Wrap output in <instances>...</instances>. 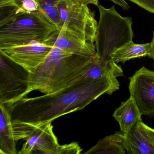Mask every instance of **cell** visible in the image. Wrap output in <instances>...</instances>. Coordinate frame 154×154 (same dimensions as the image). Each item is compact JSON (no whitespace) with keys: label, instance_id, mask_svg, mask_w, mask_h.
<instances>
[{"label":"cell","instance_id":"obj_16","mask_svg":"<svg viewBox=\"0 0 154 154\" xmlns=\"http://www.w3.org/2000/svg\"><path fill=\"white\" fill-rule=\"evenodd\" d=\"M148 57L151 58V43L144 44H135L132 41L116 49L111 56L116 63H124L131 59Z\"/></svg>","mask_w":154,"mask_h":154},{"label":"cell","instance_id":"obj_14","mask_svg":"<svg viewBox=\"0 0 154 154\" xmlns=\"http://www.w3.org/2000/svg\"><path fill=\"white\" fill-rule=\"evenodd\" d=\"M0 26L17 17L43 10L37 0H16L14 6L0 8Z\"/></svg>","mask_w":154,"mask_h":154},{"label":"cell","instance_id":"obj_6","mask_svg":"<svg viewBox=\"0 0 154 154\" xmlns=\"http://www.w3.org/2000/svg\"><path fill=\"white\" fill-rule=\"evenodd\" d=\"M29 73L0 54V103L10 105L25 98Z\"/></svg>","mask_w":154,"mask_h":154},{"label":"cell","instance_id":"obj_10","mask_svg":"<svg viewBox=\"0 0 154 154\" xmlns=\"http://www.w3.org/2000/svg\"><path fill=\"white\" fill-rule=\"evenodd\" d=\"M19 154H57L58 140L52 122L38 127L26 139Z\"/></svg>","mask_w":154,"mask_h":154},{"label":"cell","instance_id":"obj_25","mask_svg":"<svg viewBox=\"0 0 154 154\" xmlns=\"http://www.w3.org/2000/svg\"><path fill=\"white\" fill-rule=\"evenodd\" d=\"M151 58L154 60V31L153 32V38L151 42Z\"/></svg>","mask_w":154,"mask_h":154},{"label":"cell","instance_id":"obj_13","mask_svg":"<svg viewBox=\"0 0 154 154\" xmlns=\"http://www.w3.org/2000/svg\"><path fill=\"white\" fill-rule=\"evenodd\" d=\"M141 115L134 99L130 96L115 110L112 116L119 123L121 131L126 133L136 123L141 120Z\"/></svg>","mask_w":154,"mask_h":154},{"label":"cell","instance_id":"obj_11","mask_svg":"<svg viewBox=\"0 0 154 154\" xmlns=\"http://www.w3.org/2000/svg\"><path fill=\"white\" fill-rule=\"evenodd\" d=\"M121 144L128 154H154V145L141 120L136 123L128 132L123 133Z\"/></svg>","mask_w":154,"mask_h":154},{"label":"cell","instance_id":"obj_12","mask_svg":"<svg viewBox=\"0 0 154 154\" xmlns=\"http://www.w3.org/2000/svg\"><path fill=\"white\" fill-rule=\"evenodd\" d=\"M16 141L10 112L0 103V154H17Z\"/></svg>","mask_w":154,"mask_h":154},{"label":"cell","instance_id":"obj_8","mask_svg":"<svg viewBox=\"0 0 154 154\" xmlns=\"http://www.w3.org/2000/svg\"><path fill=\"white\" fill-rule=\"evenodd\" d=\"M129 91L142 115H154V71L143 66L130 77Z\"/></svg>","mask_w":154,"mask_h":154},{"label":"cell","instance_id":"obj_3","mask_svg":"<svg viewBox=\"0 0 154 154\" xmlns=\"http://www.w3.org/2000/svg\"><path fill=\"white\" fill-rule=\"evenodd\" d=\"M58 29L43 10L21 15L0 26V48L45 43Z\"/></svg>","mask_w":154,"mask_h":154},{"label":"cell","instance_id":"obj_20","mask_svg":"<svg viewBox=\"0 0 154 154\" xmlns=\"http://www.w3.org/2000/svg\"><path fill=\"white\" fill-rule=\"evenodd\" d=\"M140 8L154 14V0H129Z\"/></svg>","mask_w":154,"mask_h":154},{"label":"cell","instance_id":"obj_4","mask_svg":"<svg viewBox=\"0 0 154 154\" xmlns=\"http://www.w3.org/2000/svg\"><path fill=\"white\" fill-rule=\"evenodd\" d=\"M100 12L95 45L96 56L103 62L112 60L111 56L116 49L132 41L134 33L131 17H123L114 6L106 8L97 6Z\"/></svg>","mask_w":154,"mask_h":154},{"label":"cell","instance_id":"obj_23","mask_svg":"<svg viewBox=\"0 0 154 154\" xmlns=\"http://www.w3.org/2000/svg\"><path fill=\"white\" fill-rule=\"evenodd\" d=\"M16 0H0V8L14 6Z\"/></svg>","mask_w":154,"mask_h":154},{"label":"cell","instance_id":"obj_15","mask_svg":"<svg viewBox=\"0 0 154 154\" xmlns=\"http://www.w3.org/2000/svg\"><path fill=\"white\" fill-rule=\"evenodd\" d=\"M124 76L120 66L113 60L103 62L97 56L94 58L88 71L81 78L84 79H99L108 76Z\"/></svg>","mask_w":154,"mask_h":154},{"label":"cell","instance_id":"obj_9","mask_svg":"<svg viewBox=\"0 0 154 154\" xmlns=\"http://www.w3.org/2000/svg\"><path fill=\"white\" fill-rule=\"evenodd\" d=\"M45 43L70 54L87 57L96 56L95 43L90 42L63 27L52 35Z\"/></svg>","mask_w":154,"mask_h":154},{"label":"cell","instance_id":"obj_24","mask_svg":"<svg viewBox=\"0 0 154 154\" xmlns=\"http://www.w3.org/2000/svg\"><path fill=\"white\" fill-rule=\"evenodd\" d=\"M82 3L89 5V4H93L97 6L99 5V0H76Z\"/></svg>","mask_w":154,"mask_h":154},{"label":"cell","instance_id":"obj_17","mask_svg":"<svg viewBox=\"0 0 154 154\" xmlns=\"http://www.w3.org/2000/svg\"><path fill=\"white\" fill-rule=\"evenodd\" d=\"M126 150L121 143L111 136L100 140L97 144L85 152L86 154H124Z\"/></svg>","mask_w":154,"mask_h":154},{"label":"cell","instance_id":"obj_2","mask_svg":"<svg viewBox=\"0 0 154 154\" xmlns=\"http://www.w3.org/2000/svg\"><path fill=\"white\" fill-rule=\"evenodd\" d=\"M95 57L70 54L53 47L43 63L29 73L26 96L34 91L48 94L73 85L88 71Z\"/></svg>","mask_w":154,"mask_h":154},{"label":"cell","instance_id":"obj_18","mask_svg":"<svg viewBox=\"0 0 154 154\" xmlns=\"http://www.w3.org/2000/svg\"><path fill=\"white\" fill-rule=\"evenodd\" d=\"M44 12L53 20L60 29L62 23L58 9V5L61 0H37Z\"/></svg>","mask_w":154,"mask_h":154},{"label":"cell","instance_id":"obj_19","mask_svg":"<svg viewBox=\"0 0 154 154\" xmlns=\"http://www.w3.org/2000/svg\"><path fill=\"white\" fill-rule=\"evenodd\" d=\"M82 149L76 142L70 144L59 145L57 149V154H80Z\"/></svg>","mask_w":154,"mask_h":154},{"label":"cell","instance_id":"obj_22","mask_svg":"<svg viewBox=\"0 0 154 154\" xmlns=\"http://www.w3.org/2000/svg\"><path fill=\"white\" fill-rule=\"evenodd\" d=\"M112 2L116 5H119L122 9L128 10L129 9V5L126 2L125 0H108Z\"/></svg>","mask_w":154,"mask_h":154},{"label":"cell","instance_id":"obj_1","mask_svg":"<svg viewBox=\"0 0 154 154\" xmlns=\"http://www.w3.org/2000/svg\"><path fill=\"white\" fill-rule=\"evenodd\" d=\"M116 77L80 78L67 88L34 98H23L6 105L13 122L38 128L57 118L84 109L103 94H112L119 88Z\"/></svg>","mask_w":154,"mask_h":154},{"label":"cell","instance_id":"obj_21","mask_svg":"<svg viewBox=\"0 0 154 154\" xmlns=\"http://www.w3.org/2000/svg\"><path fill=\"white\" fill-rule=\"evenodd\" d=\"M142 125H143L144 128H145L151 142L154 146V129L149 127L148 126L145 124L143 122H142Z\"/></svg>","mask_w":154,"mask_h":154},{"label":"cell","instance_id":"obj_5","mask_svg":"<svg viewBox=\"0 0 154 154\" xmlns=\"http://www.w3.org/2000/svg\"><path fill=\"white\" fill-rule=\"evenodd\" d=\"M58 9L62 27L95 43L98 23L88 5L76 0H61Z\"/></svg>","mask_w":154,"mask_h":154},{"label":"cell","instance_id":"obj_7","mask_svg":"<svg viewBox=\"0 0 154 154\" xmlns=\"http://www.w3.org/2000/svg\"><path fill=\"white\" fill-rule=\"evenodd\" d=\"M53 48L47 43L34 42L0 48V54L32 73L46 59Z\"/></svg>","mask_w":154,"mask_h":154}]
</instances>
